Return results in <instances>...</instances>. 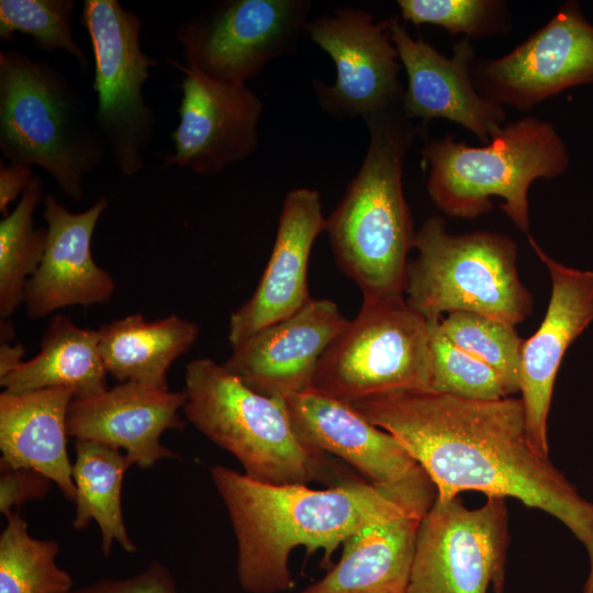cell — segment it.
<instances>
[{
  "label": "cell",
  "instance_id": "cell-36",
  "mask_svg": "<svg viewBox=\"0 0 593 593\" xmlns=\"http://www.w3.org/2000/svg\"><path fill=\"white\" fill-rule=\"evenodd\" d=\"M24 356V346L22 344L11 345L1 343L0 347V376L9 372L21 362Z\"/></svg>",
  "mask_w": 593,
  "mask_h": 593
},
{
  "label": "cell",
  "instance_id": "cell-4",
  "mask_svg": "<svg viewBox=\"0 0 593 593\" xmlns=\"http://www.w3.org/2000/svg\"><path fill=\"white\" fill-rule=\"evenodd\" d=\"M427 193L443 213L475 219L492 209V198L523 233L529 232L528 191L538 179H553L570 166L568 147L556 127L537 116L503 125L488 144L471 146L452 135L425 142Z\"/></svg>",
  "mask_w": 593,
  "mask_h": 593
},
{
  "label": "cell",
  "instance_id": "cell-31",
  "mask_svg": "<svg viewBox=\"0 0 593 593\" xmlns=\"http://www.w3.org/2000/svg\"><path fill=\"white\" fill-rule=\"evenodd\" d=\"M427 324L430 391L483 401L508 395L503 379L492 367L450 342L439 321Z\"/></svg>",
  "mask_w": 593,
  "mask_h": 593
},
{
  "label": "cell",
  "instance_id": "cell-34",
  "mask_svg": "<svg viewBox=\"0 0 593 593\" xmlns=\"http://www.w3.org/2000/svg\"><path fill=\"white\" fill-rule=\"evenodd\" d=\"M74 593H176L167 569L153 562L142 573L128 579H103Z\"/></svg>",
  "mask_w": 593,
  "mask_h": 593
},
{
  "label": "cell",
  "instance_id": "cell-24",
  "mask_svg": "<svg viewBox=\"0 0 593 593\" xmlns=\"http://www.w3.org/2000/svg\"><path fill=\"white\" fill-rule=\"evenodd\" d=\"M98 333L108 373L120 382L167 390L168 369L190 350L200 331L195 323L176 314L147 321L135 313L103 324Z\"/></svg>",
  "mask_w": 593,
  "mask_h": 593
},
{
  "label": "cell",
  "instance_id": "cell-19",
  "mask_svg": "<svg viewBox=\"0 0 593 593\" xmlns=\"http://www.w3.org/2000/svg\"><path fill=\"white\" fill-rule=\"evenodd\" d=\"M108 204L107 198L100 197L87 210L72 213L52 193L44 195L46 247L23 298L30 318H42L71 305L104 304L111 300L114 280L96 264L91 253L96 226Z\"/></svg>",
  "mask_w": 593,
  "mask_h": 593
},
{
  "label": "cell",
  "instance_id": "cell-2",
  "mask_svg": "<svg viewBox=\"0 0 593 593\" xmlns=\"http://www.w3.org/2000/svg\"><path fill=\"white\" fill-rule=\"evenodd\" d=\"M210 473L236 536L238 580L249 593L290 590L294 548L305 547L307 553L323 549L327 566L355 533L394 516L428 512L437 496L424 469L393 488L355 477L321 490L261 483L220 465Z\"/></svg>",
  "mask_w": 593,
  "mask_h": 593
},
{
  "label": "cell",
  "instance_id": "cell-35",
  "mask_svg": "<svg viewBox=\"0 0 593 593\" xmlns=\"http://www.w3.org/2000/svg\"><path fill=\"white\" fill-rule=\"evenodd\" d=\"M32 169L27 165H0V212L7 216L10 203L27 188L31 182Z\"/></svg>",
  "mask_w": 593,
  "mask_h": 593
},
{
  "label": "cell",
  "instance_id": "cell-37",
  "mask_svg": "<svg viewBox=\"0 0 593 593\" xmlns=\"http://www.w3.org/2000/svg\"><path fill=\"white\" fill-rule=\"evenodd\" d=\"M1 343H9L14 337V327L8 318H1Z\"/></svg>",
  "mask_w": 593,
  "mask_h": 593
},
{
  "label": "cell",
  "instance_id": "cell-16",
  "mask_svg": "<svg viewBox=\"0 0 593 593\" xmlns=\"http://www.w3.org/2000/svg\"><path fill=\"white\" fill-rule=\"evenodd\" d=\"M528 242L548 269L551 294L539 328L522 345L519 392L529 437L549 455L547 419L553 384L567 349L593 321V271L557 261L530 235Z\"/></svg>",
  "mask_w": 593,
  "mask_h": 593
},
{
  "label": "cell",
  "instance_id": "cell-32",
  "mask_svg": "<svg viewBox=\"0 0 593 593\" xmlns=\"http://www.w3.org/2000/svg\"><path fill=\"white\" fill-rule=\"evenodd\" d=\"M401 18L430 24L471 41L511 31V13L502 0H399Z\"/></svg>",
  "mask_w": 593,
  "mask_h": 593
},
{
  "label": "cell",
  "instance_id": "cell-3",
  "mask_svg": "<svg viewBox=\"0 0 593 593\" xmlns=\"http://www.w3.org/2000/svg\"><path fill=\"white\" fill-rule=\"evenodd\" d=\"M369 143L361 166L326 219L335 260L362 298L402 296L415 232L406 203L403 166L421 125L401 104L363 118Z\"/></svg>",
  "mask_w": 593,
  "mask_h": 593
},
{
  "label": "cell",
  "instance_id": "cell-28",
  "mask_svg": "<svg viewBox=\"0 0 593 593\" xmlns=\"http://www.w3.org/2000/svg\"><path fill=\"white\" fill-rule=\"evenodd\" d=\"M0 536V593H74L72 580L58 568L59 545L33 538L19 512H11Z\"/></svg>",
  "mask_w": 593,
  "mask_h": 593
},
{
  "label": "cell",
  "instance_id": "cell-30",
  "mask_svg": "<svg viewBox=\"0 0 593 593\" xmlns=\"http://www.w3.org/2000/svg\"><path fill=\"white\" fill-rule=\"evenodd\" d=\"M74 0H0V41L19 32L32 37L35 49L68 53L82 69L88 56L72 36Z\"/></svg>",
  "mask_w": 593,
  "mask_h": 593
},
{
  "label": "cell",
  "instance_id": "cell-12",
  "mask_svg": "<svg viewBox=\"0 0 593 593\" xmlns=\"http://www.w3.org/2000/svg\"><path fill=\"white\" fill-rule=\"evenodd\" d=\"M471 74L486 100L529 111L566 89L593 85V24L578 1H566L507 54L475 58Z\"/></svg>",
  "mask_w": 593,
  "mask_h": 593
},
{
  "label": "cell",
  "instance_id": "cell-1",
  "mask_svg": "<svg viewBox=\"0 0 593 593\" xmlns=\"http://www.w3.org/2000/svg\"><path fill=\"white\" fill-rule=\"evenodd\" d=\"M350 404L417 461L436 488V500L450 501L463 491L510 496L563 523L586 549L583 593H593V502L534 445L521 399L399 390Z\"/></svg>",
  "mask_w": 593,
  "mask_h": 593
},
{
  "label": "cell",
  "instance_id": "cell-8",
  "mask_svg": "<svg viewBox=\"0 0 593 593\" xmlns=\"http://www.w3.org/2000/svg\"><path fill=\"white\" fill-rule=\"evenodd\" d=\"M311 390L351 403L399 390H429L428 324L404 296L362 298L322 355Z\"/></svg>",
  "mask_w": 593,
  "mask_h": 593
},
{
  "label": "cell",
  "instance_id": "cell-21",
  "mask_svg": "<svg viewBox=\"0 0 593 593\" xmlns=\"http://www.w3.org/2000/svg\"><path fill=\"white\" fill-rule=\"evenodd\" d=\"M282 400L304 444L339 457L369 482L393 488L423 470L391 434L368 421L350 403L311 389Z\"/></svg>",
  "mask_w": 593,
  "mask_h": 593
},
{
  "label": "cell",
  "instance_id": "cell-23",
  "mask_svg": "<svg viewBox=\"0 0 593 593\" xmlns=\"http://www.w3.org/2000/svg\"><path fill=\"white\" fill-rule=\"evenodd\" d=\"M426 513L394 516L355 533L327 574L299 593H405Z\"/></svg>",
  "mask_w": 593,
  "mask_h": 593
},
{
  "label": "cell",
  "instance_id": "cell-6",
  "mask_svg": "<svg viewBox=\"0 0 593 593\" xmlns=\"http://www.w3.org/2000/svg\"><path fill=\"white\" fill-rule=\"evenodd\" d=\"M183 413L202 434L238 459L250 479L267 484H305L355 478L326 454L304 444L282 398L253 391L209 358L186 367Z\"/></svg>",
  "mask_w": 593,
  "mask_h": 593
},
{
  "label": "cell",
  "instance_id": "cell-17",
  "mask_svg": "<svg viewBox=\"0 0 593 593\" xmlns=\"http://www.w3.org/2000/svg\"><path fill=\"white\" fill-rule=\"evenodd\" d=\"M348 320L328 299H311L292 315L258 331L223 367L253 391L273 398L311 389L317 363Z\"/></svg>",
  "mask_w": 593,
  "mask_h": 593
},
{
  "label": "cell",
  "instance_id": "cell-20",
  "mask_svg": "<svg viewBox=\"0 0 593 593\" xmlns=\"http://www.w3.org/2000/svg\"><path fill=\"white\" fill-rule=\"evenodd\" d=\"M183 391H169L137 382H121L100 393L74 398L67 413V433L123 449L131 465L149 468L177 455L160 444L168 429H181L179 410Z\"/></svg>",
  "mask_w": 593,
  "mask_h": 593
},
{
  "label": "cell",
  "instance_id": "cell-11",
  "mask_svg": "<svg viewBox=\"0 0 593 593\" xmlns=\"http://www.w3.org/2000/svg\"><path fill=\"white\" fill-rule=\"evenodd\" d=\"M508 547L504 497L470 510L435 500L423 517L405 593H503Z\"/></svg>",
  "mask_w": 593,
  "mask_h": 593
},
{
  "label": "cell",
  "instance_id": "cell-25",
  "mask_svg": "<svg viewBox=\"0 0 593 593\" xmlns=\"http://www.w3.org/2000/svg\"><path fill=\"white\" fill-rule=\"evenodd\" d=\"M107 374L98 329L79 327L56 314L43 335L40 353L0 376V384L10 393L68 388L74 398H85L108 389Z\"/></svg>",
  "mask_w": 593,
  "mask_h": 593
},
{
  "label": "cell",
  "instance_id": "cell-14",
  "mask_svg": "<svg viewBox=\"0 0 593 593\" xmlns=\"http://www.w3.org/2000/svg\"><path fill=\"white\" fill-rule=\"evenodd\" d=\"M167 60L183 77L179 122L170 133L174 152L163 156L165 166L213 176L249 157L258 145L260 98L247 85L216 81Z\"/></svg>",
  "mask_w": 593,
  "mask_h": 593
},
{
  "label": "cell",
  "instance_id": "cell-7",
  "mask_svg": "<svg viewBox=\"0 0 593 593\" xmlns=\"http://www.w3.org/2000/svg\"><path fill=\"white\" fill-rule=\"evenodd\" d=\"M418 254L409 262L406 303L436 322L443 313L471 312L516 325L533 310L521 282L517 245L496 232L452 235L440 216L427 219L415 233Z\"/></svg>",
  "mask_w": 593,
  "mask_h": 593
},
{
  "label": "cell",
  "instance_id": "cell-22",
  "mask_svg": "<svg viewBox=\"0 0 593 593\" xmlns=\"http://www.w3.org/2000/svg\"><path fill=\"white\" fill-rule=\"evenodd\" d=\"M74 396L68 388L0 394L1 463L42 473L72 502L76 486L67 452V413Z\"/></svg>",
  "mask_w": 593,
  "mask_h": 593
},
{
  "label": "cell",
  "instance_id": "cell-26",
  "mask_svg": "<svg viewBox=\"0 0 593 593\" xmlns=\"http://www.w3.org/2000/svg\"><path fill=\"white\" fill-rule=\"evenodd\" d=\"M132 466L120 449L96 440L77 439L72 480L76 486L75 529L96 521L102 537V551L111 552L113 541L133 552L135 545L125 528L121 505L122 480Z\"/></svg>",
  "mask_w": 593,
  "mask_h": 593
},
{
  "label": "cell",
  "instance_id": "cell-9",
  "mask_svg": "<svg viewBox=\"0 0 593 593\" xmlns=\"http://www.w3.org/2000/svg\"><path fill=\"white\" fill-rule=\"evenodd\" d=\"M80 24L93 52L94 123L119 171L135 176L156 131L143 88L157 60L141 48V18L118 0H85Z\"/></svg>",
  "mask_w": 593,
  "mask_h": 593
},
{
  "label": "cell",
  "instance_id": "cell-18",
  "mask_svg": "<svg viewBox=\"0 0 593 593\" xmlns=\"http://www.w3.org/2000/svg\"><path fill=\"white\" fill-rule=\"evenodd\" d=\"M325 230L318 192L310 188L290 190L283 200L273 247L257 288L231 315L232 348L264 327L292 315L312 299L307 284L309 261L316 237Z\"/></svg>",
  "mask_w": 593,
  "mask_h": 593
},
{
  "label": "cell",
  "instance_id": "cell-27",
  "mask_svg": "<svg viewBox=\"0 0 593 593\" xmlns=\"http://www.w3.org/2000/svg\"><path fill=\"white\" fill-rule=\"evenodd\" d=\"M42 199L43 181L33 176L14 210L0 222L1 318L23 303L25 286L43 259L47 231L34 227V212Z\"/></svg>",
  "mask_w": 593,
  "mask_h": 593
},
{
  "label": "cell",
  "instance_id": "cell-29",
  "mask_svg": "<svg viewBox=\"0 0 593 593\" xmlns=\"http://www.w3.org/2000/svg\"><path fill=\"white\" fill-rule=\"evenodd\" d=\"M443 333L457 347L492 367L508 394L519 392L523 339L515 326L485 315L454 312L439 320Z\"/></svg>",
  "mask_w": 593,
  "mask_h": 593
},
{
  "label": "cell",
  "instance_id": "cell-15",
  "mask_svg": "<svg viewBox=\"0 0 593 593\" xmlns=\"http://www.w3.org/2000/svg\"><path fill=\"white\" fill-rule=\"evenodd\" d=\"M389 33L407 77L401 103L405 116L421 120L423 126L447 120L488 144L506 121V111L474 87L471 67L477 57L471 41H458L447 57L423 38H413L398 18L389 19Z\"/></svg>",
  "mask_w": 593,
  "mask_h": 593
},
{
  "label": "cell",
  "instance_id": "cell-13",
  "mask_svg": "<svg viewBox=\"0 0 593 593\" xmlns=\"http://www.w3.org/2000/svg\"><path fill=\"white\" fill-rule=\"evenodd\" d=\"M305 32L336 67L333 86L314 83L324 111L339 119H363L402 103L401 63L390 38L389 19L376 21L367 11L343 8L307 22Z\"/></svg>",
  "mask_w": 593,
  "mask_h": 593
},
{
  "label": "cell",
  "instance_id": "cell-5",
  "mask_svg": "<svg viewBox=\"0 0 593 593\" xmlns=\"http://www.w3.org/2000/svg\"><path fill=\"white\" fill-rule=\"evenodd\" d=\"M0 150L10 164L44 169L76 202L108 154L68 78L16 48L0 51Z\"/></svg>",
  "mask_w": 593,
  "mask_h": 593
},
{
  "label": "cell",
  "instance_id": "cell-10",
  "mask_svg": "<svg viewBox=\"0 0 593 593\" xmlns=\"http://www.w3.org/2000/svg\"><path fill=\"white\" fill-rule=\"evenodd\" d=\"M306 0H222L178 24L186 66L225 83L246 85L288 55L305 31Z\"/></svg>",
  "mask_w": 593,
  "mask_h": 593
},
{
  "label": "cell",
  "instance_id": "cell-33",
  "mask_svg": "<svg viewBox=\"0 0 593 593\" xmlns=\"http://www.w3.org/2000/svg\"><path fill=\"white\" fill-rule=\"evenodd\" d=\"M0 511L8 515L26 500L40 499L48 491L51 480L31 469H13L1 463Z\"/></svg>",
  "mask_w": 593,
  "mask_h": 593
}]
</instances>
